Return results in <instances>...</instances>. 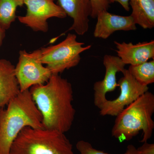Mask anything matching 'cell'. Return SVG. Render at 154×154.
Instances as JSON below:
<instances>
[{
  "mask_svg": "<svg viewBox=\"0 0 154 154\" xmlns=\"http://www.w3.org/2000/svg\"><path fill=\"white\" fill-rule=\"evenodd\" d=\"M6 30L0 26V47L2 44L3 40L5 36Z\"/></svg>",
  "mask_w": 154,
  "mask_h": 154,
  "instance_id": "cell-21",
  "label": "cell"
},
{
  "mask_svg": "<svg viewBox=\"0 0 154 154\" xmlns=\"http://www.w3.org/2000/svg\"><path fill=\"white\" fill-rule=\"evenodd\" d=\"M143 144L137 148L141 154H154V144L149 143L147 142L143 143Z\"/></svg>",
  "mask_w": 154,
  "mask_h": 154,
  "instance_id": "cell-19",
  "label": "cell"
},
{
  "mask_svg": "<svg viewBox=\"0 0 154 154\" xmlns=\"http://www.w3.org/2000/svg\"><path fill=\"white\" fill-rule=\"evenodd\" d=\"M123 76L119 81L120 94L116 99L106 100L99 109L102 116H116L127 106L134 102L140 96L149 91V87L138 82L129 71L125 69Z\"/></svg>",
  "mask_w": 154,
  "mask_h": 154,
  "instance_id": "cell-8",
  "label": "cell"
},
{
  "mask_svg": "<svg viewBox=\"0 0 154 154\" xmlns=\"http://www.w3.org/2000/svg\"><path fill=\"white\" fill-rule=\"evenodd\" d=\"M58 5L67 16L73 19V23L68 31L74 30L79 35H84L89 28V17L92 14L90 0H58Z\"/></svg>",
  "mask_w": 154,
  "mask_h": 154,
  "instance_id": "cell-10",
  "label": "cell"
},
{
  "mask_svg": "<svg viewBox=\"0 0 154 154\" xmlns=\"http://www.w3.org/2000/svg\"><path fill=\"white\" fill-rule=\"evenodd\" d=\"M40 49L28 53L19 51V60L15 66V73L21 92L29 90L33 86L45 84L52 74L39 60Z\"/></svg>",
  "mask_w": 154,
  "mask_h": 154,
  "instance_id": "cell-6",
  "label": "cell"
},
{
  "mask_svg": "<svg viewBox=\"0 0 154 154\" xmlns=\"http://www.w3.org/2000/svg\"><path fill=\"white\" fill-rule=\"evenodd\" d=\"M92 5V11L91 17L94 19L97 18L99 13L103 11H107L110 7L108 0H90Z\"/></svg>",
  "mask_w": 154,
  "mask_h": 154,
  "instance_id": "cell-18",
  "label": "cell"
},
{
  "mask_svg": "<svg viewBox=\"0 0 154 154\" xmlns=\"http://www.w3.org/2000/svg\"><path fill=\"white\" fill-rule=\"evenodd\" d=\"M76 147L80 154H108L107 153L94 148L91 143L85 140H81L78 141L76 145ZM122 154L141 153L134 146L130 144L128 146L126 150Z\"/></svg>",
  "mask_w": 154,
  "mask_h": 154,
  "instance_id": "cell-17",
  "label": "cell"
},
{
  "mask_svg": "<svg viewBox=\"0 0 154 154\" xmlns=\"http://www.w3.org/2000/svg\"><path fill=\"white\" fill-rule=\"evenodd\" d=\"M103 64L105 68L104 79L94 83V104L100 109L107 100L106 94L115 91L118 87L116 74L125 70V64L118 56L106 54L103 58Z\"/></svg>",
  "mask_w": 154,
  "mask_h": 154,
  "instance_id": "cell-9",
  "label": "cell"
},
{
  "mask_svg": "<svg viewBox=\"0 0 154 154\" xmlns=\"http://www.w3.org/2000/svg\"><path fill=\"white\" fill-rule=\"evenodd\" d=\"M55 0H24L27 13L17 17L19 22L36 32L45 33L48 30L47 20L51 18L63 19L67 15Z\"/></svg>",
  "mask_w": 154,
  "mask_h": 154,
  "instance_id": "cell-7",
  "label": "cell"
},
{
  "mask_svg": "<svg viewBox=\"0 0 154 154\" xmlns=\"http://www.w3.org/2000/svg\"><path fill=\"white\" fill-rule=\"evenodd\" d=\"M109 2L110 3H113L114 2H117L119 3L123 8L127 11H129L130 8L129 5L130 0H108Z\"/></svg>",
  "mask_w": 154,
  "mask_h": 154,
  "instance_id": "cell-20",
  "label": "cell"
},
{
  "mask_svg": "<svg viewBox=\"0 0 154 154\" xmlns=\"http://www.w3.org/2000/svg\"><path fill=\"white\" fill-rule=\"evenodd\" d=\"M154 95L148 91L116 116L111 130L112 137L121 142L129 141L142 131L140 142H147L154 128Z\"/></svg>",
  "mask_w": 154,
  "mask_h": 154,
  "instance_id": "cell-3",
  "label": "cell"
},
{
  "mask_svg": "<svg viewBox=\"0 0 154 154\" xmlns=\"http://www.w3.org/2000/svg\"><path fill=\"white\" fill-rule=\"evenodd\" d=\"M133 77L141 85L148 86L154 82V60L135 66L128 69Z\"/></svg>",
  "mask_w": 154,
  "mask_h": 154,
  "instance_id": "cell-16",
  "label": "cell"
},
{
  "mask_svg": "<svg viewBox=\"0 0 154 154\" xmlns=\"http://www.w3.org/2000/svg\"><path fill=\"white\" fill-rule=\"evenodd\" d=\"M94 32L95 38L107 39L117 31L136 30V25L131 16H122L103 11L97 15Z\"/></svg>",
  "mask_w": 154,
  "mask_h": 154,
  "instance_id": "cell-11",
  "label": "cell"
},
{
  "mask_svg": "<svg viewBox=\"0 0 154 154\" xmlns=\"http://www.w3.org/2000/svg\"><path fill=\"white\" fill-rule=\"evenodd\" d=\"M84 45L78 41L75 34L69 33L60 43L40 49L39 60L52 75L59 74L79 63L81 54L91 48V45L84 47Z\"/></svg>",
  "mask_w": 154,
  "mask_h": 154,
  "instance_id": "cell-5",
  "label": "cell"
},
{
  "mask_svg": "<svg viewBox=\"0 0 154 154\" xmlns=\"http://www.w3.org/2000/svg\"><path fill=\"white\" fill-rule=\"evenodd\" d=\"M131 17L136 25L144 29L154 27V0H130Z\"/></svg>",
  "mask_w": 154,
  "mask_h": 154,
  "instance_id": "cell-14",
  "label": "cell"
},
{
  "mask_svg": "<svg viewBox=\"0 0 154 154\" xmlns=\"http://www.w3.org/2000/svg\"><path fill=\"white\" fill-rule=\"evenodd\" d=\"M29 90L42 116L44 128L64 133L68 131L76 111L72 105V88L68 80L52 74L45 84L33 86Z\"/></svg>",
  "mask_w": 154,
  "mask_h": 154,
  "instance_id": "cell-1",
  "label": "cell"
},
{
  "mask_svg": "<svg viewBox=\"0 0 154 154\" xmlns=\"http://www.w3.org/2000/svg\"><path fill=\"white\" fill-rule=\"evenodd\" d=\"M44 128L40 111L30 90L20 92L0 116V154H10L11 146L25 127Z\"/></svg>",
  "mask_w": 154,
  "mask_h": 154,
  "instance_id": "cell-2",
  "label": "cell"
},
{
  "mask_svg": "<svg viewBox=\"0 0 154 154\" xmlns=\"http://www.w3.org/2000/svg\"><path fill=\"white\" fill-rule=\"evenodd\" d=\"M10 154H74L72 145L64 133L27 127L11 146Z\"/></svg>",
  "mask_w": 154,
  "mask_h": 154,
  "instance_id": "cell-4",
  "label": "cell"
},
{
  "mask_svg": "<svg viewBox=\"0 0 154 154\" xmlns=\"http://www.w3.org/2000/svg\"><path fill=\"white\" fill-rule=\"evenodd\" d=\"M2 108L0 107V116H1V113H2Z\"/></svg>",
  "mask_w": 154,
  "mask_h": 154,
  "instance_id": "cell-22",
  "label": "cell"
},
{
  "mask_svg": "<svg viewBox=\"0 0 154 154\" xmlns=\"http://www.w3.org/2000/svg\"><path fill=\"white\" fill-rule=\"evenodd\" d=\"M20 92L15 66L9 60H0V107L7 106Z\"/></svg>",
  "mask_w": 154,
  "mask_h": 154,
  "instance_id": "cell-13",
  "label": "cell"
},
{
  "mask_svg": "<svg viewBox=\"0 0 154 154\" xmlns=\"http://www.w3.org/2000/svg\"><path fill=\"white\" fill-rule=\"evenodd\" d=\"M24 5V0H0V26L6 30L17 18V8Z\"/></svg>",
  "mask_w": 154,
  "mask_h": 154,
  "instance_id": "cell-15",
  "label": "cell"
},
{
  "mask_svg": "<svg viewBox=\"0 0 154 154\" xmlns=\"http://www.w3.org/2000/svg\"><path fill=\"white\" fill-rule=\"evenodd\" d=\"M119 57L125 65L135 66L154 59V41L144 42L134 44L114 42Z\"/></svg>",
  "mask_w": 154,
  "mask_h": 154,
  "instance_id": "cell-12",
  "label": "cell"
}]
</instances>
